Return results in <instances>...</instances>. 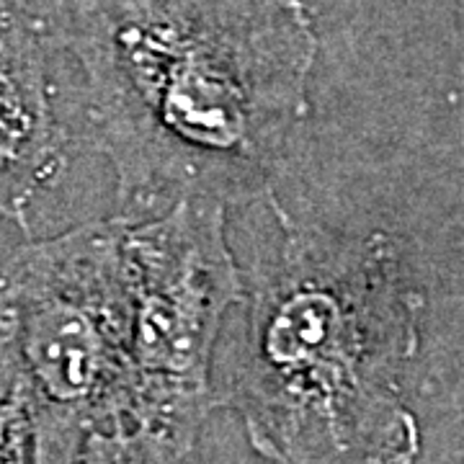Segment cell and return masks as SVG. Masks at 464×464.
Wrapping results in <instances>:
<instances>
[{"label": "cell", "instance_id": "6da1fadb", "mask_svg": "<svg viewBox=\"0 0 464 464\" xmlns=\"http://www.w3.org/2000/svg\"><path fill=\"white\" fill-rule=\"evenodd\" d=\"M116 217L274 201L317 60L302 0H57Z\"/></svg>", "mask_w": 464, "mask_h": 464}, {"label": "cell", "instance_id": "7a4b0ae2", "mask_svg": "<svg viewBox=\"0 0 464 464\" xmlns=\"http://www.w3.org/2000/svg\"><path fill=\"white\" fill-rule=\"evenodd\" d=\"M282 243L246 286V331L217 402L274 464H415L402 377L423 292L387 232L335 235L271 201Z\"/></svg>", "mask_w": 464, "mask_h": 464}, {"label": "cell", "instance_id": "3957f363", "mask_svg": "<svg viewBox=\"0 0 464 464\" xmlns=\"http://www.w3.org/2000/svg\"><path fill=\"white\" fill-rule=\"evenodd\" d=\"M0 351L29 405L34 464H75L91 433L127 423L132 297L124 219L83 222L5 261Z\"/></svg>", "mask_w": 464, "mask_h": 464}, {"label": "cell", "instance_id": "277c9868", "mask_svg": "<svg viewBox=\"0 0 464 464\" xmlns=\"http://www.w3.org/2000/svg\"><path fill=\"white\" fill-rule=\"evenodd\" d=\"M225 209L212 199H181L160 215L124 222L132 297L127 423L163 439L179 459L217 405L215 343L227 313L246 302Z\"/></svg>", "mask_w": 464, "mask_h": 464}, {"label": "cell", "instance_id": "5b68a950", "mask_svg": "<svg viewBox=\"0 0 464 464\" xmlns=\"http://www.w3.org/2000/svg\"><path fill=\"white\" fill-rule=\"evenodd\" d=\"M65 170V140L52 106L44 42L0 0V217L29 232L36 197Z\"/></svg>", "mask_w": 464, "mask_h": 464}, {"label": "cell", "instance_id": "8992f818", "mask_svg": "<svg viewBox=\"0 0 464 464\" xmlns=\"http://www.w3.org/2000/svg\"><path fill=\"white\" fill-rule=\"evenodd\" d=\"M176 459L166 441L148 429L116 423L91 433L75 464H173Z\"/></svg>", "mask_w": 464, "mask_h": 464}]
</instances>
